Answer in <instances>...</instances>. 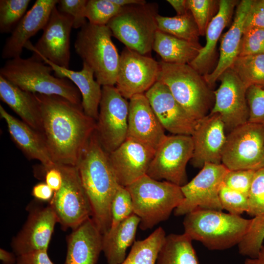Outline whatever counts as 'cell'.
Returning <instances> with one entry per match:
<instances>
[{
	"instance_id": "7402d4cb",
	"label": "cell",
	"mask_w": 264,
	"mask_h": 264,
	"mask_svg": "<svg viewBox=\"0 0 264 264\" xmlns=\"http://www.w3.org/2000/svg\"><path fill=\"white\" fill-rule=\"evenodd\" d=\"M58 0H36L5 40L1 52L3 59L9 60L21 57L23 48L30 39L44 28Z\"/></svg>"
},
{
	"instance_id": "6da1fadb",
	"label": "cell",
	"mask_w": 264,
	"mask_h": 264,
	"mask_svg": "<svg viewBox=\"0 0 264 264\" xmlns=\"http://www.w3.org/2000/svg\"><path fill=\"white\" fill-rule=\"evenodd\" d=\"M34 94L41 112L43 135L53 161L76 166L96 130V121L85 113L82 104L58 95Z\"/></svg>"
},
{
	"instance_id": "bcb514c9",
	"label": "cell",
	"mask_w": 264,
	"mask_h": 264,
	"mask_svg": "<svg viewBox=\"0 0 264 264\" xmlns=\"http://www.w3.org/2000/svg\"><path fill=\"white\" fill-rule=\"evenodd\" d=\"M253 28L264 29V0H253L246 16L243 31Z\"/></svg>"
},
{
	"instance_id": "e575fe53",
	"label": "cell",
	"mask_w": 264,
	"mask_h": 264,
	"mask_svg": "<svg viewBox=\"0 0 264 264\" xmlns=\"http://www.w3.org/2000/svg\"><path fill=\"white\" fill-rule=\"evenodd\" d=\"M264 240V215L251 219L248 231L239 243V253L249 258H256Z\"/></svg>"
},
{
	"instance_id": "8d00e7d4",
	"label": "cell",
	"mask_w": 264,
	"mask_h": 264,
	"mask_svg": "<svg viewBox=\"0 0 264 264\" xmlns=\"http://www.w3.org/2000/svg\"><path fill=\"white\" fill-rule=\"evenodd\" d=\"M121 8L111 0H88L85 16L90 23L107 25L119 13Z\"/></svg>"
},
{
	"instance_id": "d590c367",
	"label": "cell",
	"mask_w": 264,
	"mask_h": 264,
	"mask_svg": "<svg viewBox=\"0 0 264 264\" xmlns=\"http://www.w3.org/2000/svg\"><path fill=\"white\" fill-rule=\"evenodd\" d=\"M30 0H0V32L11 33L22 18Z\"/></svg>"
},
{
	"instance_id": "60d3db41",
	"label": "cell",
	"mask_w": 264,
	"mask_h": 264,
	"mask_svg": "<svg viewBox=\"0 0 264 264\" xmlns=\"http://www.w3.org/2000/svg\"><path fill=\"white\" fill-rule=\"evenodd\" d=\"M219 198L223 210H226L228 213L240 216L247 212L248 197L226 187L223 183L220 190Z\"/></svg>"
},
{
	"instance_id": "44dd1931",
	"label": "cell",
	"mask_w": 264,
	"mask_h": 264,
	"mask_svg": "<svg viewBox=\"0 0 264 264\" xmlns=\"http://www.w3.org/2000/svg\"><path fill=\"white\" fill-rule=\"evenodd\" d=\"M129 102L127 138L156 150L167 135L145 93L133 96Z\"/></svg>"
},
{
	"instance_id": "5bb4252c",
	"label": "cell",
	"mask_w": 264,
	"mask_h": 264,
	"mask_svg": "<svg viewBox=\"0 0 264 264\" xmlns=\"http://www.w3.org/2000/svg\"><path fill=\"white\" fill-rule=\"evenodd\" d=\"M73 23V18L61 12L56 5L40 38L34 45L28 42L25 48L58 66L69 68L70 38Z\"/></svg>"
},
{
	"instance_id": "52a82bcc",
	"label": "cell",
	"mask_w": 264,
	"mask_h": 264,
	"mask_svg": "<svg viewBox=\"0 0 264 264\" xmlns=\"http://www.w3.org/2000/svg\"><path fill=\"white\" fill-rule=\"evenodd\" d=\"M112 36L107 25L88 22L77 33L74 43L75 52L93 70L102 87L114 86L116 82L120 55Z\"/></svg>"
},
{
	"instance_id": "277c9868",
	"label": "cell",
	"mask_w": 264,
	"mask_h": 264,
	"mask_svg": "<svg viewBox=\"0 0 264 264\" xmlns=\"http://www.w3.org/2000/svg\"><path fill=\"white\" fill-rule=\"evenodd\" d=\"M251 219L222 211L197 210L185 215L184 232L192 241L210 250H223L238 245L248 231Z\"/></svg>"
},
{
	"instance_id": "f6af8a7d",
	"label": "cell",
	"mask_w": 264,
	"mask_h": 264,
	"mask_svg": "<svg viewBox=\"0 0 264 264\" xmlns=\"http://www.w3.org/2000/svg\"><path fill=\"white\" fill-rule=\"evenodd\" d=\"M87 1L88 0H59L57 7L61 12L73 18V28H81L88 22L85 13Z\"/></svg>"
},
{
	"instance_id": "cb8c5ba5",
	"label": "cell",
	"mask_w": 264,
	"mask_h": 264,
	"mask_svg": "<svg viewBox=\"0 0 264 264\" xmlns=\"http://www.w3.org/2000/svg\"><path fill=\"white\" fill-rule=\"evenodd\" d=\"M252 2L253 0H242L239 2L236 6L233 22L228 30L222 36L218 64L211 72L203 76L211 88L220 75L231 67L239 56L244 21Z\"/></svg>"
},
{
	"instance_id": "f35d334b",
	"label": "cell",
	"mask_w": 264,
	"mask_h": 264,
	"mask_svg": "<svg viewBox=\"0 0 264 264\" xmlns=\"http://www.w3.org/2000/svg\"><path fill=\"white\" fill-rule=\"evenodd\" d=\"M133 214V205L131 194L126 187L120 185L111 202V225L109 231L115 228Z\"/></svg>"
},
{
	"instance_id": "f5cc1de1",
	"label": "cell",
	"mask_w": 264,
	"mask_h": 264,
	"mask_svg": "<svg viewBox=\"0 0 264 264\" xmlns=\"http://www.w3.org/2000/svg\"><path fill=\"white\" fill-rule=\"evenodd\" d=\"M244 264H264V245H262L259 255L256 258L246 259Z\"/></svg>"
},
{
	"instance_id": "836d02e7",
	"label": "cell",
	"mask_w": 264,
	"mask_h": 264,
	"mask_svg": "<svg viewBox=\"0 0 264 264\" xmlns=\"http://www.w3.org/2000/svg\"><path fill=\"white\" fill-rule=\"evenodd\" d=\"M230 68L247 88L252 86L264 88V54L238 56Z\"/></svg>"
},
{
	"instance_id": "5b68a950",
	"label": "cell",
	"mask_w": 264,
	"mask_h": 264,
	"mask_svg": "<svg viewBox=\"0 0 264 264\" xmlns=\"http://www.w3.org/2000/svg\"><path fill=\"white\" fill-rule=\"evenodd\" d=\"M157 81L168 88L175 99L196 120L210 112L215 101L214 91L203 76L189 64L159 62Z\"/></svg>"
},
{
	"instance_id": "7bdbcfd3",
	"label": "cell",
	"mask_w": 264,
	"mask_h": 264,
	"mask_svg": "<svg viewBox=\"0 0 264 264\" xmlns=\"http://www.w3.org/2000/svg\"><path fill=\"white\" fill-rule=\"evenodd\" d=\"M264 54V29L253 28L243 31L239 56Z\"/></svg>"
},
{
	"instance_id": "db71d44e",
	"label": "cell",
	"mask_w": 264,
	"mask_h": 264,
	"mask_svg": "<svg viewBox=\"0 0 264 264\" xmlns=\"http://www.w3.org/2000/svg\"><path fill=\"white\" fill-rule=\"evenodd\" d=\"M113 2L121 7L137 4H142L146 2L144 0H111Z\"/></svg>"
},
{
	"instance_id": "d6a6232c",
	"label": "cell",
	"mask_w": 264,
	"mask_h": 264,
	"mask_svg": "<svg viewBox=\"0 0 264 264\" xmlns=\"http://www.w3.org/2000/svg\"><path fill=\"white\" fill-rule=\"evenodd\" d=\"M157 30L180 39L198 43V29L190 11L183 15L156 17Z\"/></svg>"
},
{
	"instance_id": "7a4b0ae2",
	"label": "cell",
	"mask_w": 264,
	"mask_h": 264,
	"mask_svg": "<svg viewBox=\"0 0 264 264\" xmlns=\"http://www.w3.org/2000/svg\"><path fill=\"white\" fill-rule=\"evenodd\" d=\"M76 167L90 202L91 218L105 235L110 228L111 202L120 185L96 130L83 150Z\"/></svg>"
},
{
	"instance_id": "7c38bea8",
	"label": "cell",
	"mask_w": 264,
	"mask_h": 264,
	"mask_svg": "<svg viewBox=\"0 0 264 264\" xmlns=\"http://www.w3.org/2000/svg\"><path fill=\"white\" fill-rule=\"evenodd\" d=\"M228 171L222 164L205 163L190 181L181 187L184 198L174 215L183 216L197 210L222 211L219 192Z\"/></svg>"
},
{
	"instance_id": "9a60e30c",
	"label": "cell",
	"mask_w": 264,
	"mask_h": 264,
	"mask_svg": "<svg viewBox=\"0 0 264 264\" xmlns=\"http://www.w3.org/2000/svg\"><path fill=\"white\" fill-rule=\"evenodd\" d=\"M27 218L21 230L11 242L13 252L17 256L40 251H47L57 216L48 204L44 206L31 202L28 206Z\"/></svg>"
},
{
	"instance_id": "f907efd6",
	"label": "cell",
	"mask_w": 264,
	"mask_h": 264,
	"mask_svg": "<svg viewBox=\"0 0 264 264\" xmlns=\"http://www.w3.org/2000/svg\"><path fill=\"white\" fill-rule=\"evenodd\" d=\"M167 1L175 9L176 15H183L190 12L188 7L187 0H168Z\"/></svg>"
},
{
	"instance_id": "f546056e",
	"label": "cell",
	"mask_w": 264,
	"mask_h": 264,
	"mask_svg": "<svg viewBox=\"0 0 264 264\" xmlns=\"http://www.w3.org/2000/svg\"><path fill=\"white\" fill-rule=\"evenodd\" d=\"M202 46L199 42L179 39L158 30L156 32L153 50L162 62L175 64H189L199 53Z\"/></svg>"
},
{
	"instance_id": "2e32d148",
	"label": "cell",
	"mask_w": 264,
	"mask_h": 264,
	"mask_svg": "<svg viewBox=\"0 0 264 264\" xmlns=\"http://www.w3.org/2000/svg\"><path fill=\"white\" fill-rule=\"evenodd\" d=\"M159 62L125 47L120 54L115 87L126 99L144 94L157 81Z\"/></svg>"
},
{
	"instance_id": "f1b7e54d",
	"label": "cell",
	"mask_w": 264,
	"mask_h": 264,
	"mask_svg": "<svg viewBox=\"0 0 264 264\" xmlns=\"http://www.w3.org/2000/svg\"><path fill=\"white\" fill-rule=\"evenodd\" d=\"M139 223L140 219L133 214L103 235V252L108 264H121L124 261L128 248L135 242Z\"/></svg>"
},
{
	"instance_id": "484cf974",
	"label": "cell",
	"mask_w": 264,
	"mask_h": 264,
	"mask_svg": "<svg viewBox=\"0 0 264 264\" xmlns=\"http://www.w3.org/2000/svg\"><path fill=\"white\" fill-rule=\"evenodd\" d=\"M38 55L46 64L51 66L56 76L67 78L76 86L81 94L84 111L87 115L97 121L102 95V88L94 79V72L91 68L83 63V67L81 70L74 71L58 66L44 57Z\"/></svg>"
},
{
	"instance_id": "4fadbf2b",
	"label": "cell",
	"mask_w": 264,
	"mask_h": 264,
	"mask_svg": "<svg viewBox=\"0 0 264 264\" xmlns=\"http://www.w3.org/2000/svg\"><path fill=\"white\" fill-rule=\"evenodd\" d=\"M129 110V101L114 86L102 87L96 131L102 146L108 154L127 139Z\"/></svg>"
},
{
	"instance_id": "4316f807",
	"label": "cell",
	"mask_w": 264,
	"mask_h": 264,
	"mask_svg": "<svg viewBox=\"0 0 264 264\" xmlns=\"http://www.w3.org/2000/svg\"><path fill=\"white\" fill-rule=\"evenodd\" d=\"M239 1L219 0V10L207 28L206 44L189 65L203 76L209 73L215 59L217 42L224 28L229 23Z\"/></svg>"
},
{
	"instance_id": "816d5d0a",
	"label": "cell",
	"mask_w": 264,
	"mask_h": 264,
	"mask_svg": "<svg viewBox=\"0 0 264 264\" xmlns=\"http://www.w3.org/2000/svg\"><path fill=\"white\" fill-rule=\"evenodd\" d=\"M17 256L12 252L0 249V260L2 264H16Z\"/></svg>"
},
{
	"instance_id": "ffe728a7",
	"label": "cell",
	"mask_w": 264,
	"mask_h": 264,
	"mask_svg": "<svg viewBox=\"0 0 264 264\" xmlns=\"http://www.w3.org/2000/svg\"><path fill=\"white\" fill-rule=\"evenodd\" d=\"M155 150L127 138L108 154L110 164L119 185L127 187L147 174Z\"/></svg>"
},
{
	"instance_id": "d4e9b609",
	"label": "cell",
	"mask_w": 264,
	"mask_h": 264,
	"mask_svg": "<svg viewBox=\"0 0 264 264\" xmlns=\"http://www.w3.org/2000/svg\"><path fill=\"white\" fill-rule=\"evenodd\" d=\"M0 114L7 124L11 137L27 157L38 160L45 169L55 165L42 133L9 114L1 105Z\"/></svg>"
},
{
	"instance_id": "d6986e66",
	"label": "cell",
	"mask_w": 264,
	"mask_h": 264,
	"mask_svg": "<svg viewBox=\"0 0 264 264\" xmlns=\"http://www.w3.org/2000/svg\"><path fill=\"white\" fill-rule=\"evenodd\" d=\"M145 94L165 130L173 134H192L197 121L178 103L165 84L156 81Z\"/></svg>"
},
{
	"instance_id": "3957f363",
	"label": "cell",
	"mask_w": 264,
	"mask_h": 264,
	"mask_svg": "<svg viewBox=\"0 0 264 264\" xmlns=\"http://www.w3.org/2000/svg\"><path fill=\"white\" fill-rule=\"evenodd\" d=\"M53 71L51 66L33 53L27 58L7 60L0 69V75L24 91L58 95L82 104L81 94L76 86L67 78L54 76Z\"/></svg>"
},
{
	"instance_id": "4dcf8cb0",
	"label": "cell",
	"mask_w": 264,
	"mask_h": 264,
	"mask_svg": "<svg viewBox=\"0 0 264 264\" xmlns=\"http://www.w3.org/2000/svg\"><path fill=\"white\" fill-rule=\"evenodd\" d=\"M156 264H199L192 240L184 233L166 235Z\"/></svg>"
},
{
	"instance_id": "ac0fdd59",
	"label": "cell",
	"mask_w": 264,
	"mask_h": 264,
	"mask_svg": "<svg viewBox=\"0 0 264 264\" xmlns=\"http://www.w3.org/2000/svg\"><path fill=\"white\" fill-rule=\"evenodd\" d=\"M224 123L217 113H209L197 121L192 137V165L202 168L205 163L221 164L226 135Z\"/></svg>"
},
{
	"instance_id": "83f0119b",
	"label": "cell",
	"mask_w": 264,
	"mask_h": 264,
	"mask_svg": "<svg viewBox=\"0 0 264 264\" xmlns=\"http://www.w3.org/2000/svg\"><path fill=\"white\" fill-rule=\"evenodd\" d=\"M0 98L23 122L43 134L41 112L34 93L21 89L0 75Z\"/></svg>"
},
{
	"instance_id": "8992f818",
	"label": "cell",
	"mask_w": 264,
	"mask_h": 264,
	"mask_svg": "<svg viewBox=\"0 0 264 264\" xmlns=\"http://www.w3.org/2000/svg\"><path fill=\"white\" fill-rule=\"evenodd\" d=\"M130 192L133 213L140 219L142 230L152 229L167 220L184 198L181 187L147 175L126 187Z\"/></svg>"
},
{
	"instance_id": "681fc988",
	"label": "cell",
	"mask_w": 264,
	"mask_h": 264,
	"mask_svg": "<svg viewBox=\"0 0 264 264\" xmlns=\"http://www.w3.org/2000/svg\"><path fill=\"white\" fill-rule=\"evenodd\" d=\"M54 192L45 182H40L34 185L32 190V195L36 200L40 202H50Z\"/></svg>"
},
{
	"instance_id": "b9f144b4",
	"label": "cell",
	"mask_w": 264,
	"mask_h": 264,
	"mask_svg": "<svg viewBox=\"0 0 264 264\" xmlns=\"http://www.w3.org/2000/svg\"><path fill=\"white\" fill-rule=\"evenodd\" d=\"M249 108L248 122L260 124L264 128V88L252 86L246 91Z\"/></svg>"
},
{
	"instance_id": "9c48e42d",
	"label": "cell",
	"mask_w": 264,
	"mask_h": 264,
	"mask_svg": "<svg viewBox=\"0 0 264 264\" xmlns=\"http://www.w3.org/2000/svg\"><path fill=\"white\" fill-rule=\"evenodd\" d=\"M221 164L229 170H252L264 167V128L249 122L226 135Z\"/></svg>"
},
{
	"instance_id": "1f68e13d",
	"label": "cell",
	"mask_w": 264,
	"mask_h": 264,
	"mask_svg": "<svg viewBox=\"0 0 264 264\" xmlns=\"http://www.w3.org/2000/svg\"><path fill=\"white\" fill-rule=\"evenodd\" d=\"M166 236L164 230L159 227L146 239L135 241L121 264H156Z\"/></svg>"
},
{
	"instance_id": "ba28073f",
	"label": "cell",
	"mask_w": 264,
	"mask_h": 264,
	"mask_svg": "<svg viewBox=\"0 0 264 264\" xmlns=\"http://www.w3.org/2000/svg\"><path fill=\"white\" fill-rule=\"evenodd\" d=\"M158 9L156 3L147 2L124 6L107 25L125 47L150 56L157 30Z\"/></svg>"
},
{
	"instance_id": "c3c4849f",
	"label": "cell",
	"mask_w": 264,
	"mask_h": 264,
	"mask_svg": "<svg viewBox=\"0 0 264 264\" xmlns=\"http://www.w3.org/2000/svg\"><path fill=\"white\" fill-rule=\"evenodd\" d=\"M44 182L55 192L62 187L63 176L60 169L57 164L48 169L44 168Z\"/></svg>"
},
{
	"instance_id": "7dc6e473",
	"label": "cell",
	"mask_w": 264,
	"mask_h": 264,
	"mask_svg": "<svg viewBox=\"0 0 264 264\" xmlns=\"http://www.w3.org/2000/svg\"><path fill=\"white\" fill-rule=\"evenodd\" d=\"M16 264H54L46 250L34 251L17 256Z\"/></svg>"
},
{
	"instance_id": "603a6c76",
	"label": "cell",
	"mask_w": 264,
	"mask_h": 264,
	"mask_svg": "<svg viewBox=\"0 0 264 264\" xmlns=\"http://www.w3.org/2000/svg\"><path fill=\"white\" fill-rule=\"evenodd\" d=\"M103 235L90 218L66 238L67 252L64 264H96L103 251Z\"/></svg>"
},
{
	"instance_id": "ee69618b",
	"label": "cell",
	"mask_w": 264,
	"mask_h": 264,
	"mask_svg": "<svg viewBox=\"0 0 264 264\" xmlns=\"http://www.w3.org/2000/svg\"><path fill=\"white\" fill-rule=\"evenodd\" d=\"M255 172L252 170H228L224 177L223 184L248 197Z\"/></svg>"
},
{
	"instance_id": "30bf717a",
	"label": "cell",
	"mask_w": 264,
	"mask_h": 264,
	"mask_svg": "<svg viewBox=\"0 0 264 264\" xmlns=\"http://www.w3.org/2000/svg\"><path fill=\"white\" fill-rule=\"evenodd\" d=\"M57 165L62 171L63 182L61 188L54 192L49 204L62 229L72 230L91 218V208L76 166Z\"/></svg>"
},
{
	"instance_id": "e0dca14e",
	"label": "cell",
	"mask_w": 264,
	"mask_h": 264,
	"mask_svg": "<svg viewBox=\"0 0 264 264\" xmlns=\"http://www.w3.org/2000/svg\"><path fill=\"white\" fill-rule=\"evenodd\" d=\"M218 80L220 84L214 91L215 101L210 113L218 114L229 132L248 121L247 88L231 68L224 71Z\"/></svg>"
},
{
	"instance_id": "8fae6325",
	"label": "cell",
	"mask_w": 264,
	"mask_h": 264,
	"mask_svg": "<svg viewBox=\"0 0 264 264\" xmlns=\"http://www.w3.org/2000/svg\"><path fill=\"white\" fill-rule=\"evenodd\" d=\"M193 151L191 135L167 136L155 150L146 175L155 180L184 185L188 182L186 166Z\"/></svg>"
},
{
	"instance_id": "74e56055",
	"label": "cell",
	"mask_w": 264,
	"mask_h": 264,
	"mask_svg": "<svg viewBox=\"0 0 264 264\" xmlns=\"http://www.w3.org/2000/svg\"><path fill=\"white\" fill-rule=\"evenodd\" d=\"M187 2L200 36L205 35L209 23L219 10V0H187Z\"/></svg>"
},
{
	"instance_id": "ab89813d",
	"label": "cell",
	"mask_w": 264,
	"mask_h": 264,
	"mask_svg": "<svg viewBox=\"0 0 264 264\" xmlns=\"http://www.w3.org/2000/svg\"><path fill=\"white\" fill-rule=\"evenodd\" d=\"M251 217L264 215V167L256 171L248 195V209Z\"/></svg>"
}]
</instances>
